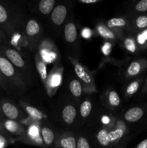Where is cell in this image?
<instances>
[{"mask_svg": "<svg viewBox=\"0 0 147 148\" xmlns=\"http://www.w3.org/2000/svg\"><path fill=\"white\" fill-rule=\"evenodd\" d=\"M144 116V110L141 107H133L125 112L124 118L130 123L138 121Z\"/></svg>", "mask_w": 147, "mask_h": 148, "instance_id": "obj_9", "label": "cell"}, {"mask_svg": "<svg viewBox=\"0 0 147 148\" xmlns=\"http://www.w3.org/2000/svg\"><path fill=\"white\" fill-rule=\"evenodd\" d=\"M0 132L1 133H3V134H7V135H8V133L6 132V130H4V126H3V123H2V120L0 119Z\"/></svg>", "mask_w": 147, "mask_h": 148, "instance_id": "obj_38", "label": "cell"}, {"mask_svg": "<svg viewBox=\"0 0 147 148\" xmlns=\"http://www.w3.org/2000/svg\"><path fill=\"white\" fill-rule=\"evenodd\" d=\"M110 49H111V45L110 43H105V45H104L103 46H102V52H103L105 54H108V53H110Z\"/></svg>", "mask_w": 147, "mask_h": 148, "instance_id": "obj_33", "label": "cell"}, {"mask_svg": "<svg viewBox=\"0 0 147 148\" xmlns=\"http://www.w3.org/2000/svg\"><path fill=\"white\" fill-rule=\"evenodd\" d=\"M90 30L89 29H84V30L82 31V36H83L84 38H89V36H91L90 35Z\"/></svg>", "mask_w": 147, "mask_h": 148, "instance_id": "obj_37", "label": "cell"}, {"mask_svg": "<svg viewBox=\"0 0 147 148\" xmlns=\"http://www.w3.org/2000/svg\"><path fill=\"white\" fill-rule=\"evenodd\" d=\"M9 86V82H7V79H5L3 75L1 74V72H0V88H1L2 89L7 90Z\"/></svg>", "mask_w": 147, "mask_h": 148, "instance_id": "obj_31", "label": "cell"}, {"mask_svg": "<svg viewBox=\"0 0 147 148\" xmlns=\"http://www.w3.org/2000/svg\"><path fill=\"white\" fill-rule=\"evenodd\" d=\"M25 111L30 117H32L33 119H35L41 120L43 119V116H44L43 113L40 110L35 108V107L30 106H26Z\"/></svg>", "mask_w": 147, "mask_h": 148, "instance_id": "obj_21", "label": "cell"}, {"mask_svg": "<svg viewBox=\"0 0 147 148\" xmlns=\"http://www.w3.org/2000/svg\"><path fill=\"white\" fill-rule=\"evenodd\" d=\"M16 26L14 12L8 6L0 2V29L6 36H12Z\"/></svg>", "mask_w": 147, "mask_h": 148, "instance_id": "obj_2", "label": "cell"}, {"mask_svg": "<svg viewBox=\"0 0 147 148\" xmlns=\"http://www.w3.org/2000/svg\"><path fill=\"white\" fill-rule=\"evenodd\" d=\"M125 48L131 53H135L137 50L136 41L133 38H127L124 41Z\"/></svg>", "mask_w": 147, "mask_h": 148, "instance_id": "obj_26", "label": "cell"}, {"mask_svg": "<svg viewBox=\"0 0 147 148\" xmlns=\"http://www.w3.org/2000/svg\"><path fill=\"white\" fill-rule=\"evenodd\" d=\"M10 143L9 136L0 132V148H6Z\"/></svg>", "mask_w": 147, "mask_h": 148, "instance_id": "obj_30", "label": "cell"}, {"mask_svg": "<svg viewBox=\"0 0 147 148\" xmlns=\"http://www.w3.org/2000/svg\"><path fill=\"white\" fill-rule=\"evenodd\" d=\"M69 90L75 98H80L82 94V86L80 81L78 79H72L69 83Z\"/></svg>", "mask_w": 147, "mask_h": 148, "instance_id": "obj_15", "label": "cell"}, {"mask_svg": "<svg viewBox=\"0 0 147 148\" xmlns=\"http://www.w3.org/2000/svg\"><path fill=\"white\" fill-rule=\"evenodd\" d=\"M135 10L138 12H146L147 0H141L135 5Z\"/></svg>", "mask_w": 147, "mask_h": 148, "instance_id": "obj_29", "label": "cell"}, {"mask_svg": "<svg viewBox=\"0 0 147 148\" xmlns=\"http://www.w3.org/2000/svg\"><path fill=\"white\" fill-rule=\"evenodd\" d=\"M7 36H6L5 33L0 29V46L7 44Z\"/></svg>", "mask_w": 147, "mask_h": 148, "instance_id": "obj_32", "label": "cell"}, {"mask_svg": "<svg viewBox=\"0 0 147 148\" xmlns=\"http://www.w3.org/2000/svg\"><path fill=\"white\" fill-rule=\"evenodd\" d=\"M77 29L73 23H69L64 27V38L66 42L73 43L77 38Z\"/></svg>", "mask_w": 147, "mask_h": 148, "instance_id": "obj_11", "label": "cell"}, {"mask_svg": "<svg viewBox=\"0 0 147 148\" xmlns=\"http://www.w3.org/2000/svg\"><path fill=\"white\" fill-rule=\"evenodd\" d=\"M147 67V61L146 59H139L131 62L127 69V75L130 77L138 76Z\"/></svg>", "mask_w": 147, "mask_h": 148, "instance_id": "obj_6", "label": "cell"}, {"mask_svg": "<svg viewBox=\"0 0 147 148\" xmlns=\"http://www.w3.org/2000/svg\"><path fill=\"white\" fill-rule=\"evenodd\" d=\"M26 35L30 38L37 36L40 32V26L39 23L35 20H30L26 24Z\"/></svg>", "mask_w": 147, "mask_h": 148, "instance_id": "obj_14", "label": "cell"}, {"mask_svg": "<svg viewBox=\"0 0 147 148\" xmlns=\"http://www.w3.org/2000/svg\"><path fill=\"white\" fill-rule=\"evenodd\" d=\"M60 77L59 76V75H56V76H54L53 77V79H52V85H53V86H56V85H59V83H60Z\"/></svg>", "mask_w": 147, "mask_h": 148, "instance_id": "obj_34", "label": "cell"}, {"mask_svg": "<svg viewBox=\"0 0 147 148\" xmlns=\"http://www.w3.org/2000/svg\"><path fill=\"white\" fill-rule=\"evenodd\" d=\"M98 30H99V34L102 36H103L104 38H106L109 39H113L115 38V36H114L113 33L110 30H109L106 27H104V26H99V27H98Z\"/></svg>", "mask_w": 147, "mask_h": 148, "instance_id": "obj_27", "label": "cell"}, {"mask_svg": "<svg viewBox=\"0 0 147 148\" xmlns=\"http://www.w3.org/2000/svg\"><path fill=\"white\" fill-rule=\"evenodd\" d=\"M41 138L43 144L48 147H51L55 141V134L53 130L48 127H43L41 129Z\"/></svg>", "mask_w": 147, "mask_h": 148, "instance_id": "obj_12", "label": "cell"}, {"mask_svg": "<svg viewBox=\"0 0 147 148\" xmlns=\"http://www.w3.org/2000/svg\"><path fill=\"white\" fill-rule=\"evenodd\" d=\"M0 51L6 56V58L15 66L16 69L24 70L26 64L20 52L17 51L14 48L9 46L7 44L0 46Z\"/></svg>", "mask_w": 147, "mask_h": 148, "instance_id": "obj_3", "label": "cell"}, {"mask_svg": "<svg viewBox=\"0 0 147 148\" xmlns=\"http://www.w3.org/2000/svg\"><path fill=\"white\" fill-rule=\"evenodd\" d=\"M108 132L106 130H100L97 134V140L102 147L108 148L111 147L108 139Z\"/></svg>", "mask_w": 147, "mask_h": 148, "instance_id": "obj_19", "label": "cell"}, {"mask_svg": "<svg viewBox=\"0 0 147 148\" xmlns=\"http://www.w3.org/2000/svg\"><path fill=\"white\" fill-rule=\"evenodd\" d=\"M61 115L62 119L66 124H72L76 117V108L72 105H66L63 108Z\"/></svg>", "mask_w": 147, "mask_h": 148, "instance_id": "obj_10", "label": "cell"}, {"mask_svg": "<svg viewBox=\"0 0 147 148\" xmlns=\"http://www.w3.org/2000/svg\"><path fill=\"white\" fill-rule=\"evenodd\" d=\"M108 102L112 106H118L120 103V98L116 91H110L108 95Z\"/></svg>", "mask_w": 147, "mask_h": 148, "instance_id": "obj_24", "label": "cell"}, {"mask_svg": "<svg viewBox=\"0 0 147 148\" xmlns=\"http://www.w3.org/2000/svg\"><path fill=\"white\" fill-rule=\"evenodd\" d=\"M67 15V8L63 4L56 6L51 13V21L56 25H61L63 23Z\"/></svg>", "mask_w": 147, "mask_h": 148, "instance_id": "obj_5", "label": "cell"}, {"mask_svg": "<svg viewBox=\"0 0 147 148\" xmlns=\"http://www.w3.org/2000/svg\"><path fill=\"white\" fill-rule=\"evenodd\" d=\"M3 126L4 130L8 134H14V135H22L24 133V129L19 122L12 120L4 119L2 120Z\"/></svg>", "mask_w": 147, "mask_h": 148, "instance_id": "obj_7", "label": "cell"}, {"mask_svg": "<svg viewBox=\"0 0 147 148\" xmlns=\"http://www.w3.org/2000/svg\"><path fill=\"white\" fill-rule=\"evenodd\" d=\"M135 148H147V139L141 141L139 144L137 145Z\"/></svg>", "mask_w": 147, "mask_h": 148, "instance_id": "obj_35", "label": "cell"}, {"mask_svg": "<svg viewBox=\"0 0 147 148\" xmlns=\"http://www.w3.org/2000/svg\"><path fill=\"white\" fill-rule=\"evenodd\" d=\"M2 114H1V109H0V119L1 120V117H2Z\"/></svg>", "mask_w": 147, "mask_h": 148, "instance_id": "obj_40", "label": "cell"}, {"mask_svg": "<svg viewBox=\"0 0 147 148\" xmlns=\"http://www.w3.org/2000/svg\"><path fill=\"white\" fill-rule=\"evenodd\" d=\"M124 131L123 130L120 128H117L115 130L109 132L108 134V139L110 145L112 144H115L118 141H119L122 137H123Z\"/></svg>", "mask_w": 147, "mask_h": 148, "instance_id": "obj_17", "label": "cell"}, {"mask_svg": "<svg viewBox=\"0 0 147 148\" xmlns=\"http://www.w3.org/2000/svg\"><path fill=\"white\" fill-rule=\"evenodd\" d=\"M57 148H76V139L74 136L66 135L60 137Z\"/></svg>", "mask_w": 147, "mask_h": 148, "instance_id": "obj_13", "label": "cell"}, {"mask_svg": "<svg viewBox=\"0 0 147 148\" xmlns=\"http://www.w3.org/2000/svg\"><path fill=\"white\" fill-rule=\"evenodd\" d=\"M76 148H91V147L86 137L81 136L76 140Z\"/></svg>", "mask_w": 147, "mask_h": 148, "instance_id": "obj_28", "label": "cell"}, {"mask_svg": "<svg viewBox=\"0 0 147 148\" xmlns=\"http://www.w3.org/2000/svg\"><path fill=\"white\" fill-rule=\"evenodd\" d=\"M99 1V0H80L81 3H83V4H96Z\"/></svg>", "mask_w": 147, "mask_h": 148, "instance_id": "obj_36", "label": "cell"}, {"mask_svg": "<svg viewBox=\"0 0 147 148\" xmlns=\"http://www.w3.org/2000/svg\"><path fill=\"white\" fill-rule=\"evenodd\" d=\"M142 92H147V77H146V82H145V84H144V88H143Z\"/></svg>", "mask_w": 147, "mask_h": 148, "instance_id": "obj_39", "label": "cell"}, {"mask_svg": "<svg viewBox=\"0 0 147 148\" xmlns=\"http://www.w3.org/2000/svg\"><path fill=\"white\" fill-rule=\"evenodd\" d=\"M136 43L141 47H147V29L142 30L138 34L136 38Z\"/></svg>", "mask_w": 147, "mask_h": 148, "instance_id": "obj_25", "label": "cell"}, {"mask_svg": "<svg viewBox=\"0 0 147 148\" xmlns=\"http://www.w3.org/2000/svg\"><path fill=\"white\" fill-rule=\"evenodd\" d=\"M92 104L88 100L84 101L80 106V108H79V112H80V115L82 118H86L89 116L91 111H92Z\"/></svg>", "mask_w": 147, "mask_h": 148, "instance_id": "obj_20", "label": "cell"}, {"mask_svg": "<svg viewBox=\"0 0 147 148\" xmlns=\"http://www.w3.org/2000/svg\"><path fill=\"white\" fill-rule=\"evenodd\" d=\"M141 79H135L134 80L133 82H132L131 83H130L128 85V86L126 88V94L128 95H133L139 89L140 86H141Z\"/></svg>", "mask_w": 147, "mask_h": 148, "instance_id": "obj_22", "label": "cell"}, {"mask_svg": "<svg viewBox=\"0 0 147 148\" xmlns=\"http://www.w3.org/2000/svg\"><path fill=\"white\" fill-rule=\"evenodd\" d=\"M54 5V0H41L38 4L39 11L43 14H48L53 11Z\"/></svg>", "mask_w": 147, "mask_h": 148, "instance_id": "obj_16", "label": "cell"}, {"mask_svg": "<svg viewBox=\"0 0 147 148\" xmlns=\"http://www.w3.org/2000/svg\"><path fill=\"white\" fill-rule=\"evenodd\" d=\"M0 109L2 115L7 119L15 121L21 119V113L19 108L7 99L0 100Z\"/></svg>", "mask_w": 147, "mask_h": 148, "instance_id": "obj_4", "label": "cell"}, {"mask_svg": "<svg viewBox=\"0 0 147 148\" xmlns=\"http://www.w3.org/2000/svg\"><path fill=\"white\" fill-rule=\"evenodd\" d=\"M71 62L73 63L75 73H76V76L79 77V79L84 82L85 84H90L92 82V79L89 72L81 64L73 60Z\"/></svg>", "mask_w": 147, "mask_h": 148, "instance_id": "obj_8", "label": "cell"}, {"mask_svg": "<svg viewBox=\"0 0 147 148\" xmlns=\"http://www.w3.org/2000/svg\"><path fill=\"white\" fill-rule=\"evenodd\" d=\"M0 72L7 79L9 84L19 88H22L24 86L22 75L19 72V70H17L15 66L6 58L1 51H0Z\"/></svg>", "mask_w": 147, "mask_h": 148, "instance_id": "obj_1", "label": "cell"}, {"mask_svg": "<svg viewBox=\"0 0 147 148\" xmlns=\"http://www.w3.org/2000/svg\"><path fill=\"white\" fill-rule=\"evenodd\" d=\"M135 26L138 30L147 29V15H140L135 20Z\"/></svg>", "mask_w": 147, "mask_h": 148, "instance_id": "obj_23", "label": "cell"}, {"mask_svg": "<svg viewBox=\"0 0 147 148\" xmlns=\"http://www.w3.org/2000/svg\"><path fill=\"white\" fill-rule=\"evenodd\" d=\"M126 20L122 17H113L107 21V26L110 29L123 27L126 26Z\"/></svg>", "mask_w": 147, "mask_h": 148, "instance_id": "obj_18", "label": "cell"}]
</instances>
